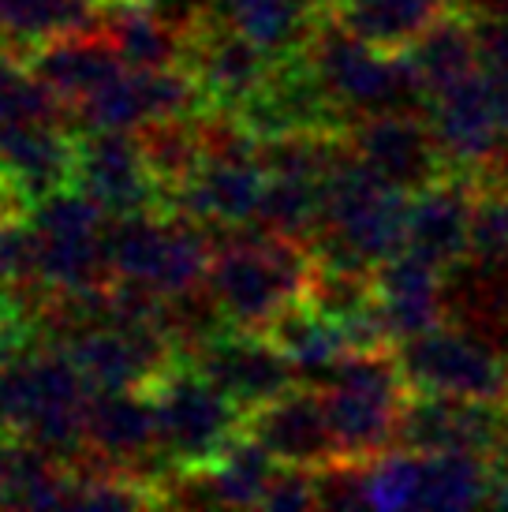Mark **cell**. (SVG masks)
<instances>
[{
    "label": "cell",
    "mask_w": 508,
    "mask_h": 512,
    "mask_svg": "<svg viewBox=\"0 0 508 512\" xmlns=\"http://www.w3.org/2000/svg\"><path fill=\"white\" fill-rule=\"evenodd\" d=\"M408 214L411 191L389 184L344 143L325 180L322 225L307 247L322 266L374 273L381 262L404 251Z\"/></svg>",
    "instance_id": "1"
},
{
    "label": "cell",
    "mask_w": 508,
    "mask_h": 512,
    "mask_svg": "<svg viewBox=\"0 0 508 512\" xmlns=\"http://www.w3.org/2000/svg\"><path fill=\"white\" fill-rule=\"evenodd\" d=\"M314 273V255L303 240L277 236V232H247L228 236L213 251L206 288L213 292L217 307L228 326L269 333V326L288 307H296L307 296Z\"/></svg>",
    "instance_id": "2"
},
{
    "label": "cell",
    "mask_w": 508,
    "mask_h": 512,
    "mask_svg": "<svg viewBox=\"0 0 508 512\" xmlns=\"http://www.w3.org/2000/svg\"><path fill=\"white\" fill-rule=\"evenodd\" d=\"M318 389H322L329 430L337 441V460L367 464L385 449H393L400 415L411 400L396 348L355 352Z\"/></svg>",
    "instance_id": "3"
},
{
    "label": "cell",
    "mask_w": 508,
    "mask_h": 512,
    "mask_svg": "<svg viewBox=\"0 0 508 512\" xmlns=\"http://www.w3.org/2000/svg\"><path fill=\"white\" fill-rule=\"evenodd\" d=\"M303 53L314 64V72L322 75L329 98L348 116V124L374 113L426 109L423 86L408 68L404 53L370 45L367 38H359L344 23H337L333 15L314 30Z\"/></svg>",
    "instance_id": "4"
},
{
    "label": "cell",
    "mask_w": 508,
    "mask_h": 512,
    "mask_svg": "<svg viewBox=\"0 0 508 512\" xmlns=\"http://www.w3.org/2000/svg\"><path fill=\"white\" fill-rule=\"evenodd\" d=\"M210 225H198L172 210H139V214L109 217L105 247L116 277L146 281L165 296H187L206 285L213 262Z\"/></svg>",
    "instance_id": "5"
},
{
    "label": "cell",
    "mask_w": 508,
    "mask_h": 512,
    "mask_svg": "<svg viewBox=\"0 0 508 512\" xmlns=\"http://www.w3.org/2000/svg\"><path fill=\"white\" fill-rule=\"evenodd\" d=\"M161 419V453L172 471L213 468L243 434V408L221 385L184 359L150 389Z\"/></svg>",
    "instance_id": "6"
},
{
    "label": "cell",
    "mask_w": 508,
    "mask_h": 512,
    "mask_svg": "<svg viewBox=\"0 0 508 512\" xmlns=\"http://www.w3.org/2000/svg\"><path fill=\"white\" fill-rule=\"evenodd\" d=\"M396 359L411 393L508 400V352L449 318L396 344Z\"/></svg>",
    "instance_id": "7"
},
{
    "label": "cell",
    "mask_w": 508,
    "mask_h": 512,
    "mask_svg": "<svg viewBox=\"0 0 508 512\" xmlns=\"http://www.w3.org/2000/svg\"><path fill=\"white\" fill-rule=\"evenodd\" d=\"M396 445L419 453H467L501 464L508 456V400L411 393Z\"/></svg>",
    "instance_id": "8"
},
{
    "label": "cell",
    "mask_w": 508,
    "mask_h": 512,
    "mask_svg": "<svg viewBox=\"0 0 508 512\" xmlns=\"http://www.w3.org/2000/svg\"><path fill=\"white\" fill-rule=\"evenodd\" d=\"M187 359L206 378L221 385L243 408V415H251L254 408H262L269 400L284 397L288 389H296L303 382L296 367L288 363V356L269 341L266 333H251V329L236 326L217 329L198 348H191Z\"/></svg>",
    "instance_id": "9"
},
{
    "label": "cell",
    "mask_w": 508,
    "mask_h": 512,
    "mask_svg": "<svg viewBox=\"0 0 508 512\" xmlns=\"http://www.w3.org/2000/svg\"><path fill=\"white\" fill-rule=\"evenodd\" d=\"M348 146L370 169L404 191H423L449 172L426 109H396V113L359 116L348 124Z\"/></svg>",
    "instance_id": "10"
},
{
    "label": "cell",
    "mask_w": 508,
    "mask_h": 512,
    "mask_svg": "<svg viewBox=\"0 0 508 512\" xmlns=\"http://www.w3.org/2000/svg\"><path fill=\"white\" fill-rule=\"evenodd\" d=\"M273 64H277L273 53L243 38L240 30L225 27L213 12L187 34L184 68L210 94L213 113H240L269 83Z\"/></svg>",
    "instance_id": "11"
},
{
    "label": "cell",
    "mask_w": 508,
    "mask_h": 512,
    "mask_svg": "<svg viewBox=\"0 0 508 512\" xmlns=\"http://www.w3.org/2000/svg\"><path fill=\"white\" fill-rule=\"evenodd\" d=\"M71 187L98 199L113 217L161 206V187L146 169L135 131H83Z\"/></svg>",
    "instance_id": "12"
},
{
    "label": "cell",
    "mask_w": 508,
    "mask_h": 512,
    "mask_svg": "<svg viewBox=\"0 0 508 512\" xmlns=\"http://www.w3.org/2000/svg\"><path fill=\"white\" fill-rule=\"evenodd\" d=\"M243 430L266 449L277 464L322 471L337 464V441L329 430L322 389L311 382H299L284 397L254 408L243 419Z\"/></svg>",
    "instance_id": "13"
},
{
    "label": "cell",
    "mask_w": 508,
    "mask_h": 512,
    "mask_svg": "<svg viewBox=\"0 0 508 512\" xmlns=\"http://www.w3.org/2000/svg\"><path fill=\"white\" fill-rule=\"evenodd\" d=\"M426 120L434 128L441 154L449 161V172H482L508 143L505 128L494 113V101L486 90V79L471 75L464 83L441 90L426 101Z\"/></svg>",
    "instance_id": "14"
},
{
    "label": "cell",
    "mask_w": 508,
    "mask_h": 512,
    "mask_svg": "<svg viewBox=\"0 0 508 512\" xmlns=\"http://www.w3.org/2000/svg\"><path fill=\"white\" fill-rule=\"evenodd\" d=\"M266 191V161L262 157H206V165L172 191L161 210L184 214L210 228L251 225Z\"/></svg>",
    "instance_id": "15"
},
{
    "label": "cell",
    "mask_w": 508,
    "mask_h": 512,
    "mask_svg": "<svg viewBox=\"0 0 508 512\" xmlns=\"http://www.w3.org/2000/svg\"><path fill=\"white\" fill-rule=\"evenodd\" d=\"M471 214H475V176L445 172L441 180L411 195L404 247L445 273L456 270L471 255Z\"/></svg>",
    "instance_id": "16"
},
{
    "label": "cell",
    "mask_w": 508,
    "mask_h": 512,
    "mask_svg": "<svg viewBox=\"0 0 508 512\" xmlns=\"http://www.w3.org/2000/svg\"><path fill=\"white\" fill-rule=\"evenodd\" d=\"M374 288L393 344L419 337L449 318V273L408 247L374 270Z\"/></svg>",
    "instance_id": "17"
},
{
    "label": "cell",
    "mask_w": 508,
    "mask_h": 512,
    "mask_svg": "<svg viewBox=\"0 0 508 512\" xmlns=\"http://www.w3.org/2000/svg\"><path fill=\"white\" fill-rule=\"evenodd\" d=\"M0 165L38 202L75 184L79 131L60 124H0Z\"/></svg>",
    "instance_id": "18"
},
{
    "label": "cell",
    "mask_w": 508,
    "mask_h": 512,
    "mask_svg": "<svg viewBox=\"0 0 508 512\" xmlns=\"http://www.w3.org/2000/svg\"><path fill=\"white\" fill-rule=\"evenodd\" d=\"M210 12L273 57H292L333 15V0H210Z\"/></svg>",
    "instance_id": "19"
},
{
    "label": "cell",
    "mask_w": 508,
    "mask_h": 512,
    "mask_svg": "<svg viewBox=\"0 0 508 512\" xmlns=\"http://www.w3.org/2000/svg\"><path fill=\"white\" fill-rule=\"evenodd\" d=\"M30 68L42 75L45 83L57 90L60 98L75 105L83 98H90L105 79H113L120 68H127L124 57L116 53L113 38L101 30H86V34H64L34 49Z\"/></svg>",
    "instance_id": "20"
},
{
    "label": "cell",
    "mask_w": 508,
    "mask_h": 512,
    "mask_svg": "<svg viewBox=\"0 0 508 512\" xmlns=\"http://www.w3.org/2000/svg\"><path fill=\"white\" fill-rule=\"evenodd\" d=\"M404 60H408V68L423 86L426 101L441 94V90H449V86L471 79V75H479L482 60L475 15L449 8L404 49Z\"/></svg>",
    "instance_id": "21"
},
{
    "label": "cell",
    "mask_w": 508,
    "mask_h": 512,
    "mask_svg": "<svg viewBox=\"0 0 508 512\" xmlns=\"http://www.w3.org/2000/svg\"><path fill=\"white\" fill-rule=\"evenodd\" d=\"M105 27L101 0H0V49L30 60L34 49L64 34Z\"/></svg>",
    "instance_id": "22"
},
{
    "label": "cell",
    "mask_w": 508,
    "mask_h": 512,
    "mask_svg": "<svg viewBox=\"0 0 508 512\" xmlns=\"http://www.w3.org/2000/svg\"><path fill=\"white\" fill-rule=\"evenodd\" d=\"M266 337L288 356V363L296 367L299 378L311 385H322L344 359L352 356L337 318H329V314L318 311L307 299H299L296 307H288L269 326Z\"/></svg>",
    "instance_id": "23"
},
{
    "label": "cell",
    "mask_w": 508,
    "mask_h": 512,
    "mask_svg": "<svg viewBox=\"0 0 508 512\" xmlns=\"http://www.w3.org/2000/svg\"><path fill=\"white\" fill-rule=\"evenodd\" d=\"M105 34L113 38L116 53L135 72L176 68L187 57V34L172 27L169 19H161L146 0H109Z\"/></svg>",
    "instance_id": "24"
},
{
    "label": "cell",
    "mask_w": 508,
    "mask_h": 512,
    "mask_svg": "<svg viewBox=\"0 0 508 512\" xmlns=\"http://www.w3.org/2000/svg\"><path fill=\"white\" fill-rule=\"evenodd\" d=\"M452 0H333V19L378 49L404 53Z\"/></svg>",
    "instance_id": "25"
},
{
    "label": "cell",
    "mask_w": 508,
    "mask_h": 512,
    "mask_svg": "<svg viewBox=\"0 0 508 512\" xmlns=\"http://www.w3.org/2000/svg\"><path fill=\"white\" fill-rule=\"evenodd\" d=\"M146 169L154 172L161 187V206L172 191L195 176L206 165V143H202V116H169V120H146L135 128Z\"/></svg>",
    "instance_id": "26"
},
{
    "label": "cell",
    "mask_w": 508,
    "mask_h": 512,
    "mask_svg": "<svg viewBox=\"0 0 508 512\" xmlns=\"http://www.w3.org/2000/svg\"><path fill=\"white\" fill-rule=\"evenodd\" d=\"M490 486H494V464L482 456L419 453L415 509H475L490 501Z\"/></svg>",
    "instance_id": "27"
},
{
    "label": "cell",
    "mask_w": 508,
    "mask_h": 512,
    "mask_svg": "<svg viewBox=\"0 0 508 512\" xmlns=\"http://www.w3.org/2000/svg\"><path fill=\"white\" fill-rule=\"evenodd\" d=\"M0 124H60L75 131V113L30 60L0 49Z\"/></svg>",
    "instance_id": "28"
},
{
    "label": "cell",
    "mask_w": 508,
    "mask_h": 512,
    "mask_svg": "<svg viewBox=\"0 0 508 512\" xmlns=\"http://www.w3.org/2000/svg\"><path fill=\"white\" fill-rule=\"evenodd\" d=\"M486 266H508V187L490 176H475L471 214V255Z\"/></svg>",
    "instance_id": "29"
},
{
    "label": "cell",
    "mask_w": 508,
    "mask_h": 512,
    "mask_svg": "<svg viewBox=\"0 0 508 512\" xmlns=\"http://www.w3.org/2000/svg\"><path fill=\"white\" fill-rule=\"evenodd\" d=\"M0 285H38V228L30 217H0Z\"/></svg>",
    "instance_id": "30"
},
{
    "label": "cell",
    "mask_w": 508,
    "mask_h": 512,
    "mask_svg": "<svg viewBox=\"0 0 508 512\" xmlns=\"http://www.w3.org/2000/svg\"><path fill=\"white\" fill-rule=\"evenodd\" d=\"M318 501V471L281 464L266 490L262 509H314Z\"/></svg>",
    "instance_id": "31"
},
{
    "label": "cell",
    "mask_w": 508,
    "mask_h": 512,
    "mask_svg": "<svg viewBox=\"0 0 508 512\" xmlns=\"http://www.w3.org/2000/svg\"><path fill=\"white\" fill-rule=\"evenodd\" d=\"M34 210V199L19 187L12 172L0 165V217H30Z\"/></svg>",
    "instance_id": "32"
},
{
    "label": "cell",
    "mask_w": 508,
    "mask_h": 512,
    "mask_svg": "<svg viewBox=\"0 0 508 512\" xmlns=\"http://www.w3.org/2000/svg\"><path fill=\"white\" fill-rule=\"evenodd\" d=\"M482 79H486V90H490L497 120H501V128H505V135H508V68L505 64H490V68H482Z\"/></svg>",
    "instance_id": "33"
},
{
    "label": "cell",
    "mask_w": 508,
    "mask_h": 512,
    "mask_svg": "<svg viewBox=\"0 0 508 512\" xmlns=\"http://www.w3.org/2000/svg\"><path fill=\"white\" fill-rule=\"evenodd\" d=\"M452 8H460L467 15H508V0H452Z\"/></svg>",
    "instance_id": "34"
},
{
    "label": "cell",
    "mask_w": 508,
    "mask_h": 512,
    "mask_svg": "<svg viewBox=\"0 0 508 512\" xmlns=\"http://www.w3.org/2000/svg\"><path fill=\"white\" fill-rule=\"evenodd\" d=\"M15 356H19V352H15L12 344H4V341H0V367H4L8 359H15Z\"/></svg>",
    "instance_id": "35"
}]
</instances>
